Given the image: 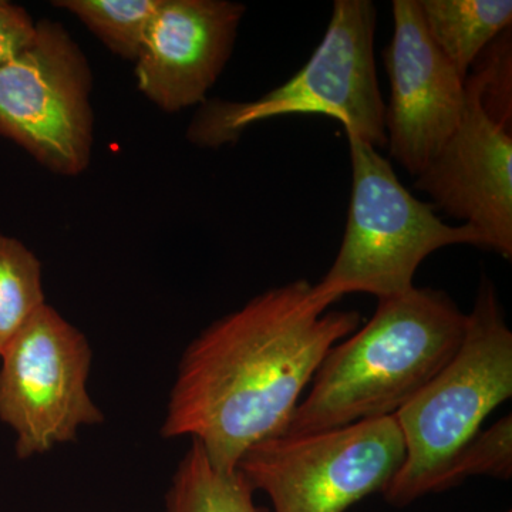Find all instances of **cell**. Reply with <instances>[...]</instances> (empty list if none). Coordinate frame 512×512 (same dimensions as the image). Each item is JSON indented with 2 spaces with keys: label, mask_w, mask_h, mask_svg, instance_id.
<instances>
[{
  "label": "cell",
  "mask_w": 512,
  "mask_h": 512,
  "mask_svg": "<svg viewBox=\"0 0 512 512\" xmlns=\"http://www.w3.org/2000/svg\"><path fill=\"white\" fill-rule=\"evenodd\" d=\"M335 302L298 279L211 323L181 357L161 436L197 441L212 466L237 470L284 433L329 350L362 326L359 312L329 311Z\"/></svg>",
  "instance_id": "1"
},
{
  "label": "cell",
  "mask_w": 512,
  "mask_h": 512,
  "mask_svg": "<svg viewBox=\"0 0 512 512\" xmlns=\"http://www.w3.org/2000/svg\"><path fill=\"white\" fill-rule=\"evenodd\" d=\"M467 320L439 289L380 299L372 319L329 350L281 436L394 416L453 359Z\"/></svg>",
  "instance_id": "2"
},
{
  "label": "cell",
  "mask_w": 512,
  "mask_h": 512,
  "mask_svg": "<svg viewBox=\"0 0 512 512\" xmlns=\"http://www.w3.org/2000/svg\"><path fill=\"white\" fill-rule=\"evenodd\" d=\"M512 396V332L497 291L481 279L466 336L448 365L394 414L406 458L383 495L404 507L443 490L451 464Z\"/></svg>",
  "instance_id": "3"
},
{
  "label": "cell",
  "mask_w": 512,
  "mask_h": 512,
  "mask_svg": "<svg viewBox=\"0 0 512 512\" xmlns=\"http://www.w3.org/2000/svg\"><path fill=\"white\" fill-rule=\"evenodd\" d=\"M376 6L370 0H336L325 36L311 59L288 82L251 101L207 100L188 127L194 146L235 143L261 121L289 114H323L346 134L386 147V104L377 80Z\"/></svg>",
  "instance_id": "4"
},
{
  "label": "cell",
  "mask_w": 512,
  "mask_h": 512,
  "mask_svg": "<svg viewBox=\"0 0 512 512\" xmlns=\"http://www.w3.org/2000/svg\"><path fill=\"white\" fill-rule=\"evenodd\" d=\"M348 136L352 161L345 235L335 261L316 284L339 301L348 293L394 298L414 288L421 262L437 249L473 245L483 239L470 225H448L431 202L407 190L387 158L359 137Z\"/></svg>",
  "instance_id": "5"
},
{
  "label": "cell",
  "mask_w": 512,
  "mask_h": 512,
  "mask_svg": "<svg viewBox=\"0 0 512 512\" xmlns=\"http://www.w3.org/2000/svg\"><path fill=\"white\" fill-rule=\"evenodd\" d=\"M406 458L394 416L315 433L278 436L249 448L238 463L275 512H345L384 493Z\"/></svg>",
  "instance_id": "6"
},
{
  "label": "cell",
  "mask_w": 512,
  "mask_h": 512,
  "mask_svg": "<svg viewBox=\"0 0 512 512\" xmlns=\"http://www.w3.org/2000/svg\"><path fill=\"white\" fill-rule=\"evenodd\" d=\"M89 62L60 23L36 22L32 42L0 66V136L63 177L89 167L94 117Z\"/></svg>",
  "instance_id": "7"
},
{
  "label": "cell",
  "mask_w": 512,
  "mask_h": 512,
  "mask_svg": "<svg viewBox=\"0 0 512 512\" xmlns=\"http://www.w3.org/2000/svg\"><path fill=\"white\" fill-rule=\"evenodd\" d=\"M0 421L20 460L43 456L104 421L90 396L93 352L82 330L46 303L0 356Z\"/></svg>",
  "instance_id": "8"
},
{
  "label": "cell",
  "mask_w": 512,
  "mask_h": 512,
  "mask_svg": "<svg viewBox=\"0 0 512 512\" xmlns=\"http://www.w3.org/2000/svg\"><path fill=\"white\" fill-rule=\"evenodd\" d=\"M393 36L384 50L390 83L384 111L390 157L417 177L456 130L466 79L424 28L419 0H393Z\"/></svg>",
  "instance_id": "9"
},
{
  "label": "cell",
  "mask_w": 512,
  "mask_h": 512,
  "mask_svg": "<svg viewBox=\"0 0 512 512\" xmlns=\"http://www.w3.org/2000/svg\"><path fill=\"white\" fill-rule=\"evenodd\" d=\"M431 204L478 232L485 251L512 256V133L481 106L468 74L463 116L454 133L416 177Z\"/></svg>",
  "instance_id": "10"
},
{
  "label": "cell",
  "mask_w": 512,
  "mask_h": 512,
  "mask_svg": "<svg viewBox=\"0 0 512 512\" xmlns=\"http://www.w3.org/2000/svg\"><path fill=\"white\" fill-rule=\"evenodd\" d=\"M245 12L229 0H161L134 62L138 90L167 113L200 107L227 66Z\"/></svg>",
  "instance_id": "11"
},
{
  "label": "cell",
  "mask_w": 512,
  "mask_h": 512,
  "mask_svg": "<svg viewBox=\"0 0 512 512\" xmlns=\"http://www.w3.org/2000/svg\"><path fill=\"white\" fill-rule=\"evenodd\" d=\"M424 28L467 79L485 47L511 29V0H419Z\"/></svg>",
  "instance_id": "12"
},
{
  "label": "cell",
  "mask_w": 512,
  "mask_h": 512,
  "mask_svg": "<svg viewBox=\"0 0 512 512\" xmlns=\"http://www.w3.org/2000/svg\"><path fill=\"white\" fill-rule=\"evenodd\" d=\"M254 487L241 471L212 466L197 441L178 463L164 512H266L255 504Z\"/></svg>",
  "instance_id": "13"
},
{
  "label": "cell",
  "mask_w": 512,
  "mask_h": 512,
  "mask_svg": "<svg viewBox=\"0 0 512 512\" xmlns=\"http://www.w3.org/2000/svg\"><path fill=\"white\" fill-rule=\"evenodd\" d=\"M46 303L39 258L0 235V356Z\"/></svg>",
  "instance_id": "14"
},
{
  "label": "cell",
  "mask_w": 512,
  "mask_h": 512,
  "mask_svg": "<svg viewBox=\"0 0 512 512\" xmlns=\"http://www.w3.org/2000/svg\"><path fill=\"white\" fill-rule=\"evenodd\" d=\"M161 0H57L114 55L136 62Z\"/></svg>",
  "instance_id": "15"
},
{
  "label": "cell",
  "mask_w": 512,
  "mask_h": 512,
  "mask_svg": "<svg viewBox=\"0 0 512 512\" xmlns=\"http://www.w3.org/2000/svg\"><path fill=\"white\" fill-rule=\"evenodd\" d=\"M512 474V419L503 417L476 437L460 451L451 464L443 490L464 483L467 478L490 476L507 480Z\"/></svg>",
  "instance_id": "16"
},
{
  "label": "cell",
  "mask_w": 512,
  "mask_h": 512,
  "mask_svg": "<svg viewBox=\"0 0 512 512\" xmlns=\"http://www.w3.org/2000/svg\"><path fill=\"white\" fill-rule=\"evenodd\" d=\"M470 74L476 80L481 106L503 126L512 124L511 29L494 39L478 56Z\"/></svg>",
  "instance_id": "17"
},
{
  "label": "cell",
  "mask_w": 512,
  "mask_h": 512,
  "mask_svg": "<svg viewBox=\"0 0 512 512\" xmlns=\"http://www.w3.org/2000/svg\"><path fill=\"white\" fill-rule=\"evenodd\" d=\"M35 32L36 22L28 10L0 0V66L22 52Z\"/></svg>",
  "instance_id": "18"
},
{
  "label": "cell",
  "mask_w": 512,
  "mask_h": 512,
  "mask_svg": "<svg viewBox=\"0 0 512 512\" xmlns=\"http://www.w3.org/2000/svg\"><path fill=\"white\" fill-rule=\"evenodd\" d=\"M504 512H511V511H504Z\"/></svg>",
  "instance_id": "19"
}]
</instances>
